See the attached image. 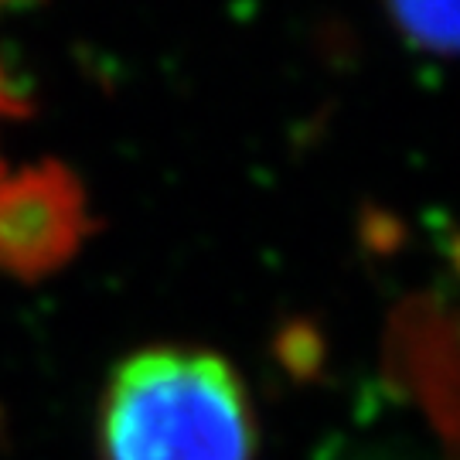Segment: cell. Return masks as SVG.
Here are the masks:
<instances>
[{
    "instance_id": "obj_2",
    "label": "cell",
    "mask_w": 460,
    "mask_h": 460,
    "mask_svg": "<svg viewBox=\"0 0 460 460\" xmlns=\"http://www.w3.org/2000/svg\"><path fill=\"white\" fill-rule=\"evenodd\" d=\"M85 235L79 181L62 164L0 171V270L45 277L68 263Z\"/></svg>"
},
{
    "instance_id": "obj_4",
    "label": "cell",
    "mask_w": 460,
    "mask_h": 460,
    "mask_svg": "<svg viewBox=\"0 0 460 460\" xmlns=\"http://www.w3.org/2000/svg\"><path fill=\"white\" fill-rule=\"evenodd\" d=\"M21 113H24L21 96L11 89L7 75H4V68H0V123H4V119H14V116H21Z\"/></svg>"
},
{
    "instance_id": "obj_1",
    "label": "cell",
    "mask_w": 460,
    "mask_h": 460,
    "mask_svg": "<svg viewBox=\"0 0 460 460\" xmlns=\"http://www.w3.org/2000/svg\"><path fill=\"white\" fill-rule=\"evenodd\" d=\"M102 460H256V416L239 372L205 348H144L99 402Z\"/></svg>"
},
{
    "instance_id": "obj_3",
    "label": "cell",
    "mask_w": 460,
    "mask_h": 460,
    "mask_svg": "<svg viewBox=\"0 0 460 460\" xmlns=\"http://www.w3.org/2000/svg\"><path fill=\"white\" fill-rule=\"evenodd\" d=\"M406 45L427 55L457 49V0H385Z\"/></svg>"
}]
</instances>
